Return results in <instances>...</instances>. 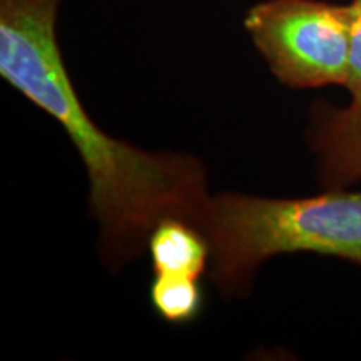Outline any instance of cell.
Instances as JSON below:
<instances>
[{"instance_id": "8992f818", "label": "cell", "mask_w": 361, "mask_h": 361, "mask_svg": "<svg viewBox=\"0 0 361 361\" xmlns=\"http://www.w3.org/2000/svg\"><path fill=\"white\" fill-rule=\"evenodd\" d=\"M151 305L162 319L173 324L191 323L202 308L200 279L156 274L149 288Z\"/></svg>"}, {"instance_id": "3957f363", "label": "cell", "mask_w": 361, "mask_h": 361, "mask_svg": "<svg viewBox=\"0 0 361 361\" xmlns=\"http://www.w3.org/2000/svg\"><path fill=\"white\" fill-rule=\"evenodd\" d=\"M351 7L326 0H261L245 29L271 74L291 89L345 85Z\"/></svg>"}, {"instance_id": "5b68a950", "label": "cell", "mask_w": 361, "mask_h": 361, "mask_svg": "<svg viewBox=\"0 0 361 361\" xmlns=\"http://www.w3.org/2000/svg\"><path fill=\"white\" fill-rule=\"evenodd\" d=\"M154 274L200 279L209 271L211 247L197 224L183 218L157 223L146 243Z\"/></svg>"}, {"instance_id": "52a82bcc", "label": "cell", "mask_w": 361, "mask_h": 361, "mask_svg": "<svg viewBox=\"0 0 361 361\" xmlns=\"http://www.w3.org/2000/svg\"><path fill=\"white\" fill-rule=\"evenodd\" d=\"M351 25H350V51L348 71H346L345 87L348 90L353 106L361 107V0H351Z\"/></svg>"}, {"instance_id": "277c9868", "label": "cell", "mask_w": 361, "mask_h": 361, "mask_svg": "<svg viewBox=\"0 0 361 361\" xmlns=\"http://www.w3.org/2000/svg\"><path fill=\"white\" fill-rule=\"evenodd\" d=\"M306 141L323 189H345L361 183V107L313 104Z\"/></svg>"}, {"instance_id": "6da1fadb", "label": "cell", "mask_w": 361, "mask_h": 361, "mask_svg": "<svg viewBox=\"0 0 361 361\" xmlns=\"http://www.w3.org/2000/svg\"><path fill=\"white\" fill-rule=\"evenodd\" d=\"M61 0H0V75L69 135L89 180V211L102 252L128 261L166 218L200 226L204 166L191 154L149 152L112 137L80 101L57 42Z\"/></svg>"}, {"instance_id": "7a4b0ae2", "label": "cell", "mask_w": 361, "mask_h": 361, "mask_svg": "<svg viewBox=\"0 0 361 361\" xmlns=\"http://www.w3.org/2000/svg\"><path fill=\"white\" fill-rule=\"evenodd\" d=\"M200 228L211 247L207 273L226 296L245 295L274 256L311 252L361 268V191L348 188L305 197L211 194Z\"/></svg>"}]
</instances>
